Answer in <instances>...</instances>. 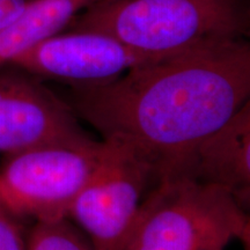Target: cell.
I'll return each instance as SVG.
<instances>
[{
  "label": "cell",
  "mask_w": 250,
  "mask_h": 250,
  "mask_svg": "<svg viewBox=\"0 0 250 250\" xmlns=\"http://www.w3.org/2000/svg\"><path fill=\"white\" fill-rule=\"evenodd\" d=\"M107 143V154L68 217L83 228L95 250H125L155 179L151 168L130 149Z\"/></svg>",
  "instance_id": "cell-5"
},
{
  "label": "cell",
  "mask_w": 250,
  "mask_h": 250,
  "mask_svg": "<svg viewBox=\"0 0 250 250\" xmlns=\"http://www.w3.org/2000/svg\"><path fill=\"white\" fill-rule=\"evenodd\" d=\"M250 46L205 41L131 68L117 79L72 87L71 107L103 140L151 168L155 183L249 101Z\"/></svg>",
  "instance_id": "cell-1"
},
{
  "label": "cell",
  "mask_w": 250,
  "mask_h": 250,
  "mask_svg": "<svg viewBox=\"0 0 250 250\" xmlns=\"http://www.w3.org/2000/svg\"><path fill=\"white\" fill-rule=\"evenodd\" d=\"M68 28L108 34L139 51L169 55L205 41L240 39L248 19L239 0H101L77 14Z\"/></svg>",
  "instance_id": "cell-2"
},
{
  "label": "cell",
  "mask_w": 250,
  "mask_h": 250,
  "mask_svg": "<svg viewBox=\"0 0 250 250\" xmlns=\"http://www.w3.org/2000/svg\"><path fill=\"white\" fill-rule=\"evenodd\" d=\"M101 0H30L23 12L0 29V68L41 41L62 33L77 14Z\"/></svg>",
  "instance_id": "cell-9"
},
{
  "label": "cell",
  "mask_w": 250,
  "mask_h": 250,
  "mask_svg": "<svg viewBox=\"0 0 250 250\" xmlns=\"http://www.w3.org/2000/svg\"><path fill=\"white\" fill-rule=\"evenodd\" d=\"M165 56L168 55L139 51L108 34L71 30L41 41L11 65L40 79L89 87L117 79L131 68Z\"/></svg>",
  "instance_id": "cell-6"
},
{
  "label": "cell",
  "mask_w": 250,
  "mask_h": 250,
  "mask_svg": "<svg viewBox=\"0 0 250 250\" xmlns=\"http://www.w3.org/2000/svg\"><path fill=\"white\" fill-rule=\"evenodd\" d=\"M0 250H28L27 233L20 219L12 215L0 204Z\"/></svg>",
  "instance_id": "cell-11"
},
{
  "label": "cell",
  "mask_w": 250,
  "mask_h": 250,
  "mask_svg": "<svg viewBox=\"0 0 250 250\" xmlns=\"http://www.w3.org/2000/svg\"><path fill=\"white\" fill-rule=\"evenodd\" d=\"M109 149L107 142L86 137L37 146L6 156L0 167V204L18 219H67Z\"/></svg>",
  "instance_id": "cell-4"
},
{
  "label": "cell",
  "mask_w": 250,
  "mask_h": 250,
  "mask_svg": "<svg viewBox=\"0 0 250 250\" xmlns=\"http://www.w3.org/2000/svg\"><path fill=\"white\" fill-rule=\"evenodd\" d=\"M86 137L71 105L42 79L13 65L0 68V155Z\"/></svg>",
  "instance_id": "cell-7"
},
{
  "label": "cell",
  "mask_w": 250,
  "mask_h": 250,
  "mask_svg": "<svg viewBox=\"0 0 250 250\" xmlns=\"http://www.w3.org/2000/svg\"><path fill=\"white\" fill-rule=\"evenodd\" d=\"M235 239L249 242V217L232 196L173 176L149 189L125 250H224Z\"/></svg>",
  "instance_id": "cell-3"
},
{
  "label": "cell",
  "mask_w": 250,
  "mask_h": 250,
  "mask_svg": "<svg viewBox=\"0 0 250 250\" xmlns=\"http://www.w3.org/2000/svg\"><path fill=\"white\" fill-rule=\"evenodd\" d=\"M173 176L186 177L197 183L218 188L232 196L243 210L248 208L250 201L249 101L218 130L203 139L168 177Z\"/></svg>",
  "instance_id": "cell-8"
},
{
  "label": "cell",
  "mask_w": 250,
  "mask_h": 250,
  "mask_svg": "<svg viewBox=\"0 0 250 250\" xmlns=\"http://www.w3.org/2000/svg\"><path fill=\"white\" fill-rule=\"evenodd\" d=\"M27 245L28 250H95L86 234L67 219L35 223L27 233Z\"/></svg>",
  "instance_id": "cell-10"
},
{
  "label": "cell",
  "mask_w": 250,
  "mask_h": 250,
  "mask_svg": "<svg viewBox=\"0 0 250 250\" xmlns=\"http://www.w3.org/2000/svg\"><path fill=\"white\" fill-rule=\"evenodd\" d=\"M30 0H0V29L15 20Z\"/></svg>",
  "instance_id": "cell-12"
}]
</instances>
